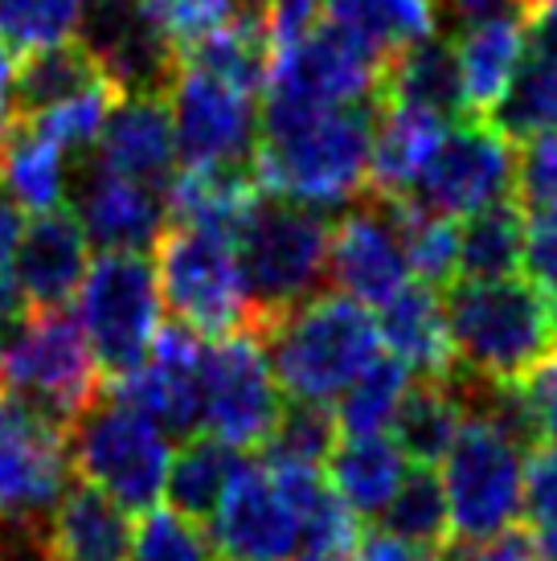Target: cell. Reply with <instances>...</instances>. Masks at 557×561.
Wrapping results in <instances>:
<instances>
[{"label":"cell","mask_w":557,"mask_h":561,"mask_svg":"<svg viewBox=\"0 0 557 561\" xmlns=\"http://www.w3.org/2000/svg\"><path fill=\"white\" fill-rule=\"evenodd\" d=\"M525 266V209L496 202L459 226V275L455 283H504Z\"/></svg>","instance_id":"32"},{"label":"cell","mask_w":557,"mask_h":561,"mask_svg":"<svg viewBox=\"0 0 557 561\" xmlns=\"http://www.w3.org/2000/svg\"><path fill=\"white\" fill-rule=\"evenodd\" d=\"M389 209V218L398 226L406 247V263L414 283L427 287H451L459 275V226L455 218H443L427 205H418L414 197H398V202H382Z\"/></svg>","instance_id":"35"},{"label":"cell","mask_w":557,"mask_h":561,"mask_svg":"<svg viewBox=\"0 0 557 561\" xmlns=\"http://www.w3.org/2000/svg\"><path fill=\"white\" fill-rule=\"evenodd\" d=\"M447 136V119L410 107L377 111L370 152V197L373 202H398L410 197L431 169L439 144Z\"/></svg>","instance_id":"24"},{"label":"cell","mask_w":557,"mask_h":561,"mask_svg":"<svg viewBox=\"0 0 557 561\" xmlns=\"http://www.w3.org/2000/svg\"><path fill=\"white\" fill-rule=\"evenodd\" d=\"M554 324H557V296H554Z\"/></svg>","instance_id":"56"},{"label":"cell","mask_w":557,"mask_h":561,"mask_svg":"<svg viewBox=\"0 0 557 561\" xmlns=\"http://www.w3.org/2000/svg\"><path fill=\"white\" fill-rule=\"evenodd\" d=\"M525 49L542 58H557V0L525 13Z\"/></svg>","instance_id":"49"},{"label":"cell","mask_w":557,"mask_h":561,"mask_svg":"<svg viewBox=\"0 0 557 561\" xmlns=\"http://www.w3.org/2000/svg\"><path fill=\"white\" fill-rule=\"evenodd\" d=\"M325 21L389 62L394 54L434 37L439 0H325Z\"/></svg>","instance_id":"28"},{"label":"cell","mask_w":557,"mask_h":561,"mask_svg":"<svg viewBox=\"0 0 557 561\" xmlns=\"http://www.w3.org/2000/svg\"><path fill=\"white\" fill-rule=\"evenodd\" d=\"M467 419H471V410H467L464 374L447 377V381H418L406 390V402L389 426L394 431L389 438L410 459V468H431L434 459H447Z\"/></svg>","instance_id":"25"},{"label":"cell","mask_w":557,"mask_h":561,"mask_svg":"<svg viewBox=\"0 0 557 561\" xmlns=\"http://www.w3.org/2000/svg\"><path fill=\"white\" fill-rule=\"evenodd\" d=\"M525 266L528 283H537L545 296H557V209L525 214Z\"/></svg>","instance_id":"44"},{"label":"cell","mask_w":557,"mask_h":561,"mask_svg":"<svg viewBox=\"0 0 557 561\" xmlns=\"http://www.w3.org/2000/svg\"><path fill=\"white\" fill-rule=\"evenodd\" d=\"M144 9L152 13V21L164 30L181 58L247 13L242 0H144Z\"/></svg>","instance_id":"41"},{"label":"cell","mask_w":557,"mask_h":561,"mask_svg":"<svg viewBox=\"0 0 557 561\" xmlns=\"http://www.w3.org/2000/svg\"><path fill=\"white\" fill-rule=\"evenodd\" d=\"M410 390V374L394 357H377L356 377L353 386L341 393L337 405V422H341V438H365L386 435Z\"/></svg>","instance_id":"38"},{"label":"cell","mask_w":557,"mask_h":561,"mask_svg":"<svg viewBox=\"0 0 557 561\" xmlns=\"http://www.w3.org/2000/svg\"><path fill=\"white\" fill-rule=\"evenodd\" d=\"M382 66H386L382 58H373L370 49H361L353 37H344L325 21L304 42L278 49L271 58L263 103L292 111L361 107V103H373Z\"/></svg>","instance_id":"12"},{"label":"cell","mask_w":557,"mask_h":561,"mask_svg":"<svg viewBox=\"0 0 557 561\" xmlns=\"http://www.w3.org/2000/svg\"><path fill=\"white\" fill-rule=\"evenodd\" d=\"M382 533L427 549H451L455 537H451L447 492H443V480L434 476V468H406L402 488L394 492V500L382 513Z\"/></svg>","instance_id":"36"},{"label":"cell","mask_w":557,"mask_h":561,"mask_svg":"<svg viewBox=\"0 0 557 561\" xmlns=\"http://www.w3.org/2000/svg\"><path fill=\"white\" fill-rule=\"evenodd\" d=\"M516 185V144H509L488 119H464L447 127L431 169L410 193L443 218H471L496 202H509Z\"/></svg>","instance_id":"14"},{"label":"cell","mask_w":557,"mask_h":561,"mask_svg":"<svg viewBox=\"0 0 557 561\" xmlns=\"http://www.w3.org/2000/svg\"><path fill=\"white\" fill-rule=\"evenodd\" d=\"M325 16V0H266L263 21H266V37H271V58L278 49L304 42Z\"/></svg>","instance_id":"45"},{"label":"cell","mask_w":557,"mask_h":561,"mask_svg":"<svg viewBox=\"0 0 557 561\" xmlns=\"http://www.w3.org/2000/svg\"><path fill=\"white\" fill-rule=\"evenodd\" d=\"M356 558L361 561H455L451 549H427L414 546V541H402V537H389V533H365L361 546H356Z\"/></svg>","instance_id":"47"},{"label":"cell","mask_w":557,"mask_h":561,"mask_svg":"<svg viewBox=\"0 0 557 561\" xmlns=\"http://www.w3.org/2000/svg\"><path fill=\"white\" fill-rule=\"evenodd\" d=\"M406 480V455L386 435L341 438L328 459V483L353 516H382Z\"/></svg>","instance_id":"31"},{"label":"cell","mask_w":557,"mask_h":561,"mask_svg":"<svg viewBox=\"0 0 557 561\" xmlns=\"http://www.w3.org/2000/svg\"><path fill=\"white\" fill-rule=\"evenodd\" d=\"M172 131L181 169H247L259 152V103L254 94L181 66L169 91Z\"/></svg>","instance_id":"11"},{"label":"cell","mask_w":557,"mask_h":561,"mask_svg":"<svg viewBox=\"0 0 557 561\" xmlns=\"http://www.w3.org/2000/svg\"><path fill=\"white\" fill-rule=\"evenodd\" d=\"M0 393L42 410L66 431L103 398V369L66 308L30 312L0 336Z\"/></svg>","instance_id":"5"},{"label":"cell","mask_w":557,"mask_h":561,"mask_svg":"<svg viewBox=\"0 0 557 561\" xmlns=\"http://www.w3.org/2000/svg\"><path fill=\"white\" fill-rule=\"evenodd\" d=\"M278 414H283L278 377L259 336L238 332L205 348L202 422L209 438L226 443L230 451L266 447Z\"/></svg>","instance_id":"10"},{"label":"cell","mask_w":557,"mask_h":561,"mask_svg":"<svg viewBox=\"0 0 557 561\" xmlns=\"http://www.w3.org/2000/svg\"><path fill=\"white\" fill-rule=\"evenodd\" d=\"M70 197H75V218L87 242L103 247V254H144L169 230L164 226L169 218L164 193L115 176L99 160L78 164Z\"/></svg>","instance_id":"19"},{"label":"cell","mask_w":557,"mask_h":561,"mask_svg":"<svg viewBox=\"0 0 557 561\" xmlns=\"http://www.w3.org/2000/svg\"><path fill=\"white\" fill-rule=\"evenodd\" d=\"M443 492L451 508V537L459 546L496 541L525 516V451L512 447L492 422L467 419L447 451Z\"/></svg>","instance_id":"9"},{"label":"cell","mask_w":557,"mask_h":561,"mask_svg":"<svg viewBox=\"0 0 557 561\" xmlns=\"http://www.w3.org/2000/svg\"><path fill=\"white\" fill-rule=\"evenodd\" d=\"M521 390H525L533 414H537V422H542L545 438H557V353L545 360L537 374L528 377Z\"/></svg>","instance_id":"48"},{"label":"cell","mask_w":557,"mask_h":561,"mask_svg":"<svg viewBox=\"0 0 557 561\" xmlns=\"http://www.w3.org/2000/svg\"><path fill=\"white\" fill-rule=\"evenodd\" d=\"M488 124L509 144H533L557 131V58L528 54L509 82L504 99L496 103Z\"/></svg>","instance_id":"34"},{"label":"cell","mask_w":557,"mask_h":561,"mask_svg":"<svg viewBox=\"0 0 557 561\" xmlns=\"http://www.w3.org/2000/svg\"><path fill=\"white\" fill-rule=\"evenodd\" d=\"M9 131H13V115H9V103H0V157H4V144H9Z\"/></svg>","instance_id":"54"},{"label":"cell","mask_w":557,"mask_h":561,"mask_svg":"<svg viewBox=\"0 0 557 561\" xmlns=\"http://www.w3.org/2000/svg\"><path fill=\"white\" fill-rule=\"evenodd\" d=\"M328 279L361 308H386L402 287H410L402 234L382 202L370 197V205L337 221L328 247Z\"/></svg>","instance_id":"18"},{"label":"cell","mask_w":557,"mask_h":561,"mask_svg":"<svg viewBox=\"0 0 557 561\" xmlns=\"http://www.w3.org/2000/svg\"><path fill=\"white\" fill-rule=\"evenodd\" d=\"M209 541L226 561L299 558V520L266 463H242L209 516Z\"/></svg>","instance_id":"17"},{"label":"cell","mask_w":557,"mask_h":561,"mask_svg":"<svg viewBox=\"0 0 557 561\" xmlns=\"http://www.w3.org/2000/svg\"><path fill=\"white\" fill-rule=\"evenodd\" d=\"M13 75H16L13 46L0 37V103H9V91H13Z\"/></svg>","instance_id":"51"},{"label":"cell","mask_w":557,"mask_h":561,"mask_svg":"<svg viewBox=\"0 0 557 561\" xmlns=\"http://www.w3.org/2000/svg\"><path fill=\"white\" fill-rule=\"evenodd\" d=\"M263 344H271L266 357L278 390L292 393V402L328 405L377 360L382 336L377 320L361 304L344 296H316L287 316Z\"/></svg>","instance_id":"4"},{"label":"cell","mask_w":557,"mask_h":561,"mask_svg":"<svg viewBox=\"0 0 557 561\" xmlns=\"http://www.w3.org/2000/svg\"><path fill=\"white\" fill-rule=\"evenodd\" d=\"M0 176H4V193L21 205V214H54L66 209V197L75 188V169H70V152L62 144L42 136L33 124H16L9 131L4 157H0Z\"/></svg>","instance_id":"27"},{"label":"cell","mask_w":557,"mask_h":561,"mask_svg":"<svg viewBox=\"0 0 557 561\" xmlns=\"http://www.w3.org/2000/svg\"><path fill=\"white\" fill-rule=\"evenodd\" d=\"M377 103L341 111H292L263 103L254 181L271 202L332 209L370 185Z\"/></svg>","instance_id":"1"},{"label":"cell","mask_w":557,"mask_h":561,"mask_svg":"<svg viewBox=\"0 0 557 561\" xmlns=\"http://www.w3.org/2000/svg\"><path fill=\"white\" fill-rule=\"evenodd\" d=\"M87 0H0V37L13 49H49L78 42Z\"/></svg>","instance_id":"39"},{"label":"cell","mask_w":557,"mask_h":561,"mask_svg":"<svg viewBox=\"0 0 557 561\" xmlns=\"http://www.w3.org/2000/svg\"><path fill=\"white\" fill-rule=\"evenodd\" d=\"M341 447V422L337 410L320 402L283 405L275 431L263 447V463L271 468H316L325 471L332 451Z\"/></svg>","instance_id":"37"},{"label":"cell","mask_w":557,"mask_h":561,"mask_svg":"<svg viewBox=\"0 0 557 561\" xmlns=\"http://www.w3.org/2000/svg\"><path fill=\"white\" fill-rule=\"evenodd\" d=\"M94 87H107V79H103L94 54L82 42L33 49L16 62L13 91H9V115L13 119H37V115L62 107V103L94 91Z\"/></svg>","instance_id":"26"},{"label":"cell","mask_w":557,"mask_h":561,"mask_svg":"<svg viewBox=\"0 0 557 561\" xmlns=\"http://www.w3.org/2000/svg\"><path fill=\"white\" fill-rule=\"evenodd\" d=\"M115 99H120V94L111 91V87H94V91L78 94L70 103H62V107L46 111V115H37V119H16V124H33L42 136H49L54 144H62L66 152H82V148H94V144H99Z\"/></svg>","instance_id":"42"},{"label":"cell","mask_w":557,"mask_h":561,"mask_svg":"<svg viewBox=\"0 0 557 561\" xmlns=\"http://www.w3.org/2000/svg\"><path fill=\"white\" fill-rule=\"evenodd\" d=\"M373 103H377V111L410 107V111L439 115V119L467 115L455 46L443 42V37H427V42H418V46L394 54V58L382 66Z\"/></svg>","instance_id":"23"},{"label":"cell","mask_w":557,"mask_h":561,"mask_svg":"<svg viewBox=\"0 0 557 561\" xmlns=\"http://www.w3.org/2000/svg\"><path fill=\"white\" fill-rule=\"evenodd\" d=\"M242 463L247 459L230 451L226 443H217V438H189V443H181V451L172 455L169 488H164L169 508L181 513L185 520H197V525L209 520Z\"/></svg>","instance_id":"33"},{"label":"cell","mask_w":557,"mask_h":561,"mask_svg":"<svg viewBox=\"0 0 557 561\" xmlns=\"http://www.w3.org/2000/svg\"><path fill=\"white\" fill-rule=\"evenodd\" d=\"M91 271V242L75 209H54L25 226L13 259V275L30 312H58Z\"/></svg>","instance_id":"21"},{"label":"cell","mask_w":557,"mask_h":561,"mask_svg":"<svg viewBox=\"0 0 557 561\" xmlns=\"http://www.w3.org/2000/svg\"><path fill=\"white\" fill-rule=\"evenodd\" d=\"M377 312H382L377 316V336L406 374H418L422 381H447L459 374L447 308H443L434 287L410 283Z\"/></svg>","instance_id":"22"},{"label":"cell","mask_w":557,"mask_h":561,"mask_svg":"<svg viewBox=\"0 0 557 561\" xmlns=\"http://www.w3.org/2000/svg\"><path fill=\"white\" fill-rule=\"evenodd\" d=\"M99 164L136 185L169 193L172 176L181 169L177 131H172L169 94H132L115 99L107 127L99 136Z\"/></svg>","instance_id":"20"},{"label":"cell","mask_w":557,"mask_h":561,"mask_svg":"<svg viewBox=\"0 0 557 561\" xmlns=\"http://www.w3.org/2000/svg\"><path fill=\"white\" fill-rule=\"evenodd\" d=\"M127 561H217L209 533L172 508H152L136 520Z\"/></svg>","instance_id":"40"},{"label":"cell","mask_w":557,"mask_h":561,"mask_svg":"<svg viewBox=\"0 0 557 561\" xmlns=\"http://www.w3.org/2000/svg\"><path fill=\"white\" fill-rule=\"evenodd\" d=\"M160 283L144 254H99L78 287V324L103 377L124 381L160 336Z\"/></svg>","instance_id":"8"},{"label":"cell","mask_w":557,"mask_h":561,"mask_svg":"<svg viewBox=\"0 0 557 561\" xmlns=\"http://www.w3.org/2000/svg\"><path fill=\"white\" fill-rule=\"evenodd\" d=\"M152 266L160 299L181 328L214 341H226L250 328L234 238L193 230V226H169L156 242Z\"/></svg>","instance_id":"7"},{"label":"cell","mask_w":557,"mask_h":561,"mask_svg":"<svg viewBox=\"0 0 557 561\" xmlns=\"http://www.w3.org/2000/svg\"><path fill=\"white\" fill-rule=\"evenodd\" d=\"M295 561H361V558H356V549H308V553H299Z\"/></svg>","instance_id":"52"},{"label":"cell","mask_w":557,"mask_h":561,"mask_svg":"<svg viewBox=\"0 0 557 561\" xmlns=\"http://www.w3.org/2000/svg\"><path fill=\"white\" fill-rule=\"evenodd\" d=\"M537 4H549V0H525V13L528 9H537Z\"/></svg>","instance_id":"55"},{"label":"cell","mask_w":557,"mask_h":561,"mask_svg":"<svg viewBox=\"0 0 557 561\" xmlns=\"http://www.w3.org/2000/svg\"><path fill=\"white\" fill-rule=\"evenodd\" d=\"M202 369L205 344L197 332L181 324H164L148 348V360L136 374L115 381L127 405L152 419L169 438H193L202 431Z\"/></svg>","instance_id":"16"},{"label":"cell","mask_w":557,"mask_h":561,"mask_svg":"<svg viewBox=\"0 0 557 561\" xmlns=\"http://www.w3.org/2000/svg\"><path fill=\"white\" fill-rule=\"evenodd\" d=\"M443 308L459 374L480 386H525L557 353L554 299L537 283H451Z\"/></svg>","instance_id":"2"},{"label":"cell","mask_w":557,"mask_h":561,"mask_svg":"<svg viewBox=\"0 0 557 561\" xmlns=\"http://www.w3.org/2000/svg\"><path fill=\"white\" fill-rule=\"evenodd\" d=\"M49 529L62 561H127L136 520L111 496L78 483L54 508Z\"/></svg>","instance_id":"29"},{"label":"cell","mask_w":557,"mask_h":561,"mask_svg":"<svg viewBox=\"0 0 557 561\" xmlns=\"http://www.w3.org/2000/svg\"><path fill=\"white\" fill-rule=\"evenodd\" d=\"M525 58V30L521 21H492L480 30H467L455 42V62L464 79L467 119H488L516 79Z\"/></svg>","instance_id":"30"},{"label":"cell","mask_w":557,"mask_h":561,"mask_svg":"<svg viewBox=\"0 0 557 561\" xmlns=\"http://www.w3.org/2000/svg\"><path fill=\"white\" fill-rule=\"evenodd\" d=\"M525 520L533 529L557 525V438H545L525 468Z\"/></svg>","instance_id":"43"},{"label":"cell","mask_w":557,"mask_h":561,"mask_svg":"<svg viewBox=\"0 0 557 561\" xmlns=\"http://www.w3.org/2000/svg\"><path fill=\"white\" fill-rule=\"evenodd\" d=\"M70 468L127 513H152L169 488L172 438L124 398L99 402L70 426Z\"/></svg>","instance_id":"6"},{"label":"cell","mask_w":557,"mask_h":561,"mask_svg":"<svg viewBox=\"0 0 557 561\" xmlns=\"http://www.w3.org/2000/svg\"><path fill=\"white\" fill-rule=\"evenodd\" d=\"M70 476V431L0 393V516H54Z\"/></svg>","instance_id":"13"},{"label":"cell","mask_w":557,"mask_h":561,"mask_svg":"<svg viewBox=\"0 0 557 561\" xmlns=\"http://www.w3.org/2000/svg\"><path fill=\"white\" fill-rule=\"evenodd\" d=\"M99 4H120V0H99Z\"/></svg>","instance_id":"57"},{"label":"cell","mask_w":557,"mask_h":561,"mask_svg":"<svg viewBox=\"0 0 557 561\" xmlns=\"http://www.w3.org/2000/svg\"><path fill=\"white\" fill-rule=\"evenodd\" d=\"M82 30L87 33L78 42L94 54L103 79L120 99L172 91L181 75V54L144 9V0H120V4L94 0Z\"/></svg>","instance_id":"15"},{"label":"cell","mask_w":557,"mask_h":561,"mask_svg":"<svg viewBox=\"0 0 557 561\" xmlns=\"http://www.w3.org/2000/svg\"><path fill=\"white\" fill-rule=\"evenodd\" d=\"M537 549H542V561H557V525L537 529Z\"/></svg>","instance_id":"53"},{"label":"cell","mask_w":557,"mask_h":561,"mask_svg":"<svg viewBox=\"0 0 557 561\" xmlns=\"http://www.w3.org/2000/svg\"><path fill=\"white\" fill-rule=\"evenodd\" d=\"M455 30H480L492 21H525V0H439Z\"/></svg>","instance_id":"46"},{"label":"cell","mask_w":557,"mask_h":561,"mask_svg":"<svg viewBox=\"0 0 557 561\" xmlns=\"http://www.w3.org/2000/svg\"><path fill=\"white\" fill-rule=\"evenodd\" d=\"M328 247L332 230L316 209L287 202H263L247 214L234 234L238 271L247 287L250 336L266 341L292 312L316 299L328 279Z\"/></svg>","instance_id":"3"},{"label":"cell","mask_w":557,"mask_h":561,"mask_svg":"<svg viewBox=\"0 0 557 561\" xmlns=\"http://www.w3.org/2000/svg\"><path fill=\"white\" fill-rule=\"evenodd\" d=\"M21 234H25V218H21V205L0 188V271H9L16 259V247H21Z\"/></svg>","instance_id":"50"}]
</instances>
